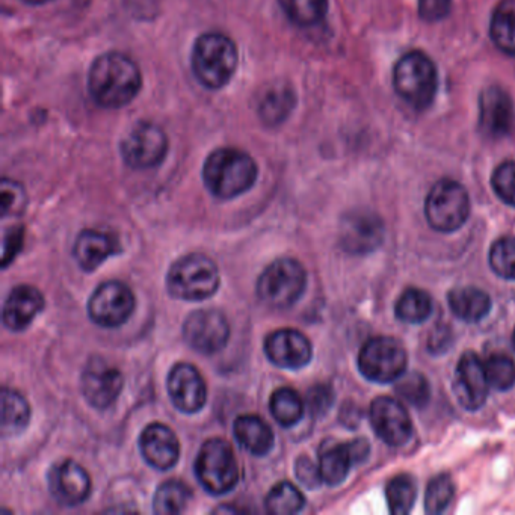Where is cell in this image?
Segmentation results:
<instances>
[{"mask_svg":"<svg viewBox=\"0 0 515 515\" xmlns=\"http://www.w3.org/2000/svg\"><path fill=\"white\" fill-rule=\"evenodd\" d=\"M141 87V71L136 62L124 53H103L91 65L88 90L94 102L102 108L120 109L129 105Z\"/></svg>","mask_w":515,"mask_h":515,"instance_id":"1","label":"cell"},{"mask_svg":"<svg viewBox=\"0 0 515 515\" xmlns=\"http://www.w3.org/2000/svg\"><path fill=\"white\" fill-rule=\"evenodd\" d=\"M256 161L238 149H218L204 162V185L215 197L230 200L250 191L257 180Z\"/></svg>","mask_w":515,"mask_h":515,"instance_id":"2","label":"cell"},{"mask_svg":"<svg viewBox=\"0 0 515 515\" xmlns=\"http://www.w3.org/2000/svg\"><path fill=\"white\" fill-rule=\"evenodd\" d=\"M238 47L221 32H207L195 41L192 71L197 81L209 90L226 87L238 67Z\"/></svg>","mask_w":515,"mask_h":515,"instance_id":"3","label":"cell"},{"mask_svg":"<svg viewBox=\"0 0 515 515\" xmlns=\"http://www.w3.org/2000/svg\"><path fill=\"white\" fill-rule=\"evenodd\" d=\"M393 87L411 108L425 111L432 105L437 93V67L426 53L411 50L393 68Z\"/></svg>","mask_w":515,"mask_h":515,"instance_id":"4","label":"cell"},{"mask_svg":"<svg viewBox=\"0 0 515 515\" xmlns=\"http://www.w3.org/2000/svg\"><path fill=\"white\" fill-rule=\"evenodd\" d=\"M167 287L171 297L177 300H206L218 290V268L212 259L203 254H188L171 266Z\"/></svg>","mask_w":515,"mask_h":515,"instance_id":"5","label":"cell"},{"mask_svg":"<svg viewBox=\"0 0 515 515\" xmlns=\"http://www.w3.org/2000/svg\"><path fill=\"white\" fill-rule=\"evenodd\" d=\"M307 286L306 269L293 259L272 262L257 281V295L266 306L287 309L303 297Z\"/></svg>","mask_w":515,"mask_h":515,"instance_id":"6","label":"cell"},{"mask_svg":"<svg viewBox=\"0 0 515 515\" xmlns=\"http://www.w3.org/2000/svg\"><path fill=\"white\" fill-rule=\"evenodd\" d=\"M195 475L213 496L229 493L239 482V467L232 446L221 438L206 441L195 461Z\"/></svg>","mask_w":515,"mask_h":515,"instance_id":"7","label":"cell"},{"mask_svg":"<svg viewBox=\"0 0 515 515\" xmlns=\"http://www.w3.org/2000/svg\"><path fill=\"white\" fill-rule=\"evenodd\" d=\"M470 213V198L461 183L443 179L435 183L426 197L425 215L437 232L451 233L460 229Z\"/></svg>","mask_w":515,"mask_h":515,"instance_id":"8","label":"cell"},{"mask_svg":"<svg viewBox=\"0 0 515 515\" xmlns=\"http://www.w3.org/2000/svg\"><path fill=\"white\" fill-rule=\"evenodd\" d=\"M407 351L393 337H374L364 343L358 354V369L374 383H393L407 371Z\"/></svg>","mask_w":515,"mask_h":515,"instance_id":"9","label":"cell"},{"mask_svg":"<svg viewBox=\"0 0 515 515\" xmlns=\"http://www.w3.org/2000/svg\"><path fill=\"white\" fill-rule=\"evenodd\" d=\"M120 150L130 168L149 170L158 167L168 153L167 133L156 124L141 121L121 141Z\"/></svg>","mask_w":515,"mask_h":515,"instance_id":"10","label":"cell"},{"mask_svg":"<svg viewBox=\"0 0 515 515\" xmlns=\"http://www.w3.org/2000/svg\"><path fill=\"white\" fill-rule=\"evenodd\" d=\"M135 298L132 290L120 281L100 284L88 303V315L94 324L105 328L120 327L132 316Z\"/></svg>","mask_w":515,"mask_h":515,"instance_id":"11","label":"cell"},{"mask_svg":"<svg viewBox=\"0 0 515 515\" xmlns=\"http://www.w3.org/2000/svg\"><path fill=\"white\" fill-rule=\"evenodd\" d=\"M186 343L200 354H216L230 339V325L218 310H198L183 325Z\"/></svg>","mask_w":515,"mask_h":515,"instance_id":"12","label":"cell"},{"mask_svg":"<svg viewBox=\"0 0 515 515\" xmlns=\"http://www.w3.org/2000/svg\"><path fill=\"white\" fill-rule=\"evenodd\" d=\"M384 238V224L371 210H354L343 218L340 244L348 253L367 254L377 250Z\"/></svg>","mask_w":515,"mask_h":515,"instance_id":"13","label":"cell"},{"mask_svg":"<svg viewBox=\"0 0 515 515\" xmlns=\"http://www.w3.org/2000/svg\"><path fill=\"white\" fill-rule=\"evenodd\" d=\"M371 422L378 437L395 448L405 445L413 434L410 414L401 402L389 396H381L372 402Z\"/></svg>","mask_w":515,"mask_h":515,"instance_id":"14","label":"cell"},{"mask_svg":"<svg viewBox=\"0 0 515 515\" xmlns=\"http://www.w3.org/2000/svg\"><path fill=\"white\" fill-rule=\"evenodd\" d=\"M82 393L91 407L105 410L123 390V375L100 358H94L82 374Z\"/></svg>","mask_w":515,"mask_h":515,"instance_id":"15","label":"cell"},{"mask_svg":"<svg viewBox=\"0 0 515 515\" xmlns=\"http://www.w3.org/2000/svg\"><path fill=\"white\" fill-rule=\"evenodd\" d=\"M488 387L490 383L481 358L475 352L463 354L454 381V393L461 407L470 411L479 410L487 401Z\"/></svg>","mask_w":515,"mask_h":515,"instance_id":"16","label":"cell"},{"mask_svg":"<svg viewBox=\"0 0 515 515\" xmlns=\"http://www.w3.org/2000/svg\"><path fill=\"white\" fill-rule=\"evenodd\" d=\"M265 352L275 366L297 371L312 360L313 349L309 339L297 330L275 331L265 340Z\"/></svg>","mask_w":515,"mask_h":515,"instance_id":"17","label":"cell"},{"mask_svg":"<svg viewBox=\"0 0 515 515\" xmlns=\"http://www.w3.org/2000/svg\"><path fill=\"white\" fill-rule=\"evenodd\" d=\"M168 393L177 410L194 414L207 401L206 383L200 372L188 363L176 364L168 377Z\"/></svg>","mask_w":515,"mask_h":515,"instance_id":"18","label":"cell"},{"mask_svg":"<svg viewBox=\"0 0 515 515\" xmlns=\"http://www.w3.org/2000/svg\"><path fill=\"white\" fill-rule=\"evenodd\" d=\"M514 103L500 87H488L479 99V129L490 138L509 135L514 126Z\"/></svg>","mask_w":515,"mask_h":515,"instance_id":"19","label":"cell"},{"mask_svg":"<svg viewBox=\"0 0 515 515\" xmlns=\"http://www.w3.org/2000/svg\"><path fill=\"white\" fill-rule=\"evenodd\" d=\"M49 490L61 505H81L90 496L91 479L78 463L65 460L50 470Z\"/></svg>","mask_w":515,"mask_h":515,"instance_id":"20","label":"cell"},{"mask_svg":"<svg viewBox=\"0 0 515 515\" xmlns=\"http://www.w3.org/2000/svg\"><path fill=\"white\" fill-rule=\"evenodd\" d=\"M142 457L158 470H168L179 461L180 445L176 434L162 423H152L139 437Z\"/></svg>","mask_w":515,"mask_h":515,"instance_id":"21","label":"cell"},{"mask_svg":"<svg viewBox=\"0 0 515 515\" xmlns=\"http://www.w3.org/2000/svg\"><path fill=\"white\" fill-rule=\"evenodd\" d=\"M44 309L40 290L22 284L11 290L4 304V324L8 330L23 331Z\"/></svg>","mask_w":515,"mask_h":515,"instance_id":"22","label":"cell"},{"mask_svg":"<svg viewBox=\"0 0 515 515\" xmlns=\"http://www.w3.org/2000/svg\"><path fill=\"white\" fill-rule=\"evenodd\" d=\"M120 251L117 239L100 230H84L76 239L73 256L84 271L99 268L106 259Z\"/></svg>","mask_w":515,"mask_h":515,"instance_id":"23","label":"cell"},{"mask_svg":"<svg viewBox=\"0 0 515 515\" xmlns=\"http://www.w3.org/2000/svg\"><path fill=\"white\" fill-rule=\"evenodd\" d=\"M233 429L239 445L256 457H265L274 448V434L260 417H238Z\"/></svg>","mask_w":515,"mask_h":515,"instance_id":"24","label":"cell"},{"mask_svg":"<svg viewBox=\"0 0 515 515\" xmlns=\"http://www.w3.org/2000/svg\"><path fill=\"white\" fill-rule=\"evenodd\" d=\"M449 306L457 318L466 322H478L491 310V298L476 287H458L449 293Z\"/></svg>","mask_w":515,"mask_h":515,"instance_id":"25","label":"cell"},{"mask_svg":"<svg viewBox=\"0 0 515 515\" xmlns=\"http://www.w3.org/2000/svg\"><path fill=\"white\" fill-rule=\"evenodd\" d=\"M297 103V96L287 85H274L263 94L259 103V115L263 123L268 126H277L289 117Z\"/></svg>","mask_w":515,"mask_h":515,"instance_id":"26","label":"cell"},{"mask_svg":"<svg viewBox=\"0 0 515 515\" xmlns=\"http://www.w3.org/2000/svg\"><path fill=\"white\" fill-rule=\"evenodd\" d=\"M355 463L349 443L346 445H324L319 452V472L322 481L328 485H339L345 481L349 469Z\"/></svg>","mask_w":515,"mask_h":515,"instance_id":"27","label":"cell"},{"mask_svg":"<svg viewBox=\"0 0 515 515\" xmlns=\"http://www.w3.org/2000/svg\"><path fill=\"white\" fill-rule=\"evenodd\" d=\"M490 37L500 52L515 56V0H502L494 8Z\"/></svg>","mask_w":515,"mask_h":515,"instance_id":"28","label":"cell"},{"mask_svg":"<svg viewBox=\"0 0 515 515\" xmlns=\"http://www.w3.org/2000/svg\"><path fill=\"white\" fill-rule=\"evenodd\" d=\"M31 419L28 402L14 390L2 392V434L5 437L25 431Z\"/></svg>","mask_w":515,"mask_h":515,"instance_id":"29","label":"cell"},{"mask_svg":"<svg viewBox=\"0 0 515 515\" xmlns=\"http://www.w3.org/2000/svg\"><path fill=\"white\" fill-rule=\"evenodd\" d=\"M290 22L301 28H312L324 20L328 0H278Z\"/></svg>","mask_w":515,"mask_h":515,"instance_id":"30","label":"cell"},{"mask_svg":"<svg viewBox=\"0 0 515 515\" xmlns=\"http://www.w3.org/2000/svg\"><path fill=\"white\" fill-rule=\"evenodd\" d=\"M432 301L428 293L420 289H407L395 306L396 318L407 324H422L431 316Z\"/></svg>","mask_w":515,"mask_h":515,"instance_id":"31","label":"cell"},{"mask_svg":"<svg viewBox=\"0 0 515 515\" xmlns=\"http://www.w3.org/2000/svg\"><path fill=\"white\" fill-rule=\"evenodd\" d=\"M269 405H271L269 408H271L272 416L284 428L297 425L303 419V399L300 398V395L295 390L289 389V387L278 389L272 395Z\"/></svg>","mask_w":515,"mask_h":515,"instance_id":"32","label":"cell"},{"mask_svg":"<svg viewBox=\"0 0 515 515\" xmlns=\"http://www.w3.org/2000/svg\"><path fill=\"white\" fill-rule=\"evenodd\" d=\"M306 505L301 491L290 482H280L269 491L265 500L266 509L271 514L289 515L297 514Z\"/></svg>","mask_w":515,"mask_h":515,"instance_id":"33","label":"cell"},{"mask_svg":"<svg viewBox=\"0 0 515 515\" xmlns=\"http://www.w3.org/2000/svg\"><path fill=\"white\" fill-rule=\"evenodd\" d=\"M417 485L410 475L395 476L386 488L387 503L392 514L404 515L413 509Z\"/></svg>","mask_w":515,"mask_h":515,"instance_id":"34","label":"cell"},{"mask_svg":"<svg viewBox=\"0 0 515 515\" xmlns=\"http://www.w3.org/2000/svg\"><path fill=\"white\" fill-rule=\"evenodd\" d=\"M189 499L191 490L188 485L180 481L164 482L156 491L153 509L158 514H179L186 508Z\"/></svg>","mask_w":515,"mask_h":515,"instance_id":"35","label":"cell"},{"mask_svg":"<svg viewBox=\"0 0 515 515\" xmlns=\"http://www.w3.org/2000/svg\"><path fill=\"white\" fill-rule=\"evenodd\" d=\"M491 269L505 280H515V238L505 236L497 239L490 250Z\"/></svg>","mask_w":515,"mask_h":515,"instance_id":"36","label":"cell"},{"mask_svg":"<svg viewBox=\"0 0 515 515\" xmlns=\"http://www.w3.org/2000/svg\"><path fill=\"white\" fill-rule=\"evenodd\" d=\"M455 494L454 482L449 475H438L429 482L425 496V509L428 514H440L448 508Z\"/></svg>","mask_w":515,"mask_h":515,"instance_id":"37","label":"cell"},{"mask_svg":"<svg viewBox=\"0 0 515 515\" xmlns=\"http://www.w3.org/2000/svg\"><path fill=\"white\" fill-rule=\"evenodd\" d=\"M396 393L413 407H425L429 401V384L419 372H405L396 384Z\"/></svg>","mask_w":515,"mask_h":515,"instance_id":"38","label":"cell"},{"mask_svg":"<svg viewBox=\"0 0 515 515\" xmlns=\"http://www.w3.org/2000/svg\"><path fill=\"white\" fill-rule=\"evenodd\" d=\"M485 364L488 383L496 390H508L515 384V363L503 354H493Z\"/></svg>","mask_w":515,"mask_h":515,"instance_id":"39","label":"cell"},{"mask_svg":"<svg viewBox=\"0 0 515 515\" xmlns=\"http://www.w3.org/2000/svg\"><path fill=\"white\" fill-rule=\"evenodd\" d=\"M491 186L503 203L515 207V161L503 162L496 168Z\"/></svg>","mask_w":515,"mask_h":515,"instance_id":"40","label":"cell"},{"mask_svg":"<svg viewBox=\"0 0 515 515\" xmlns=\"http://www.w3.org/2000/svg\"><path fill=\"white\" fill-rule=\"evenodd\" d=\"M26 209V192L22 185L10 179L2 180V215H22Z\"/></svg>","mask_w":515,"mask_h":515,"instance_id":"41","label":"cell"},{"mask_svg":"<svg viewBox=\"0 0 515 515\" xmlns=\"http://www.w3.org/2000/svg\"><path fill=\"white\" fill-rule=\"evenodd\" d=\"M452 0H419V14L426 22H438L449 16Z\"/></svg>","mask_w":515,"mask_h":515,"instance_id":"42","label":"cell"},{"mask_svg":"<svg viewBox=\"0 0 515 515\" xmlns=\"http://www.w3.org/2000/svg\"><path fill=\"white\" fill-rule=\"evenodd\" d=\"M23 232L25 230L22 227H14L10 232L5 233L4 238V268H7L11 262H13L14 257L17 256L20 250H22L23 245Z\"/></svg>","mask_w":515,"mask_h":515,"instance_id":"43","label":"cell"},{"mask_svg":"<svg viewBox=\"0 0 515 515\" xmlns=\"http://www.w3.org/2000/svg\"><path fill=\"white\" fill-rule=\"evenodd\" d=\"M297 476L306 487L318 488L322 482L319 467H316L309 458L303 457L297 463Z\"/></svg>","mask_w":515,"mask_h":515,"instance_id":"44","label":"cell"},{"mask_svg":"<svg viewBox=\"0 0 515 515\" xmlns=\"http://www.w3.org/2000/svg\"><path fill=\"white\" fill-rule=\"evenodd\" d=\"M333 401V393L328 387H316L309 395L310 408L312 413H324L330 408Z\"/></svg>","mask_w":515,"mask_h":515,"instance_id":"45","label":"cell"},{"mask_svg":"<svg viewBox=\"0 0 515 515\" xmlns=\"http://www.w3.org/2000/svg\"><path fill=\"white\" fill-rule=\"evenodd\" d=\"M25 4L28 5H44L49 4V2H53V0H22Z\"/></svg>","mask_w":515,"mask_h":515,"instance_id":"46","label":"cell"},{"mask_svg":"<svg viewBox=\"0 0 515 515\" xmlns=\"http://www.w3.org/2000/svg\"><path fill=\"white\" fill-rule=\"evenodd\" d=\"M512 342H514V346H515V330H514V334H512Z\"/></svg>","mask_w":515,"mask_h":515,"instance_id":"47","label":"cell"}]
</instances>
